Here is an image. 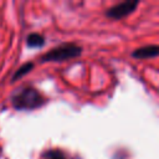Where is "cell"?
Segmentation results:
<instances>
[{"label": "cell", "instance_id": "8992f818", "mask_svg": "<svg viewBox=\"0 0 159 159\" xmlns=\"http://www.w3.org/2000/svg\"><path fill=\"white\" fill-rule=\"evenodd\" d=\"M32 67V63H27V65H25L24 67H21L19 71H17V73L15 75V78H17L19 76H22L24 73H26L27 71H30V68Z\"/></svg>", "mask_w": 159, "mask_h": 159}, {"label": "cell", "instance_id": "7a4b0ae2", "mask_svg": "<svg viewBox=\"0 0 159 159\" xmlns=\"http://www.w3.org/2000/svg\"><path fill=\"white\" fill-rule=\"evenodd\" d=\"M80 53H81V48L76 45L70 43V45H63V46L53 48L51 52L46 53L42 57V60L43 61H63L66 58L75 57Z\"/></svg>", "mask_w": 159, "mask_h": 159}, {"label": "cell", "instance_id": "52a82bcc", "mask_svg": "<svg viewBox=\"0 0 159 159\" xmlns=\"http://www.w3.org/2000/svg\"><path fill=\"white\" fill-rule=\"evenodd\" d=\"M55 159H61V158H55Z\"/></svg>", "mask_w": 159, "mask_h": 159}, {"label": "cell", "instance_id": "3957f363", "mask_svg": "<svg viewBox=\"0 0 159 159\" xmlns=\"http://www.w3.org/2000/svg\"><path fill=\"white\" fill-rule=\"evenodd\" d=\"M137 6H138V1H124V2H120V4L111 7L107 11V15L113 19H120V17L130 14L133 10H135Z\"/></svg>", "mask_w": 159, "mask_h": 159}, {"label": "cell", "instance_id": "5b68a950", "mask_svg": "<svg viewBox=\"0 0 159 159\" xmlns=\"http://www.w3.org/2000/svg\"><path fill=\"white\" fill-rule=\"evenodd\" d=\"M27 45L31 47H40L43 45V37L39 34H31L27 37Z\"/></svg>", "mask_w": 159, "mask_h": 159}, {"label": "cell", "instance_id": "277c9868", "mask_svg": "<svg viewBox=\"0 0 159 159\" xmlns=\"http://www.w3.org/2000/svg\"><path fill=\"white\" fill-rule=\"evenodd\" d=\"M159 55V45H150L145 47H140L133 52V56L137 58H150Z\"/></svg>", "mask_w": 159, "mask_h": 159}, {"label": "cell", "instance_id": "6da1fadb", "mask_svg": "<svg viewBox=\"0 0 159 159\" xmlns=\"http://www.w3.org/2000/svg\"><path fill=\"white\" fill-rule=\"evenodd\" d=\"M42 97L34 88H24L12 97V104L19 109H32L41 104Z\"/></svg>", "mask_w": 159, "mask_h": 159}]
</instances>
